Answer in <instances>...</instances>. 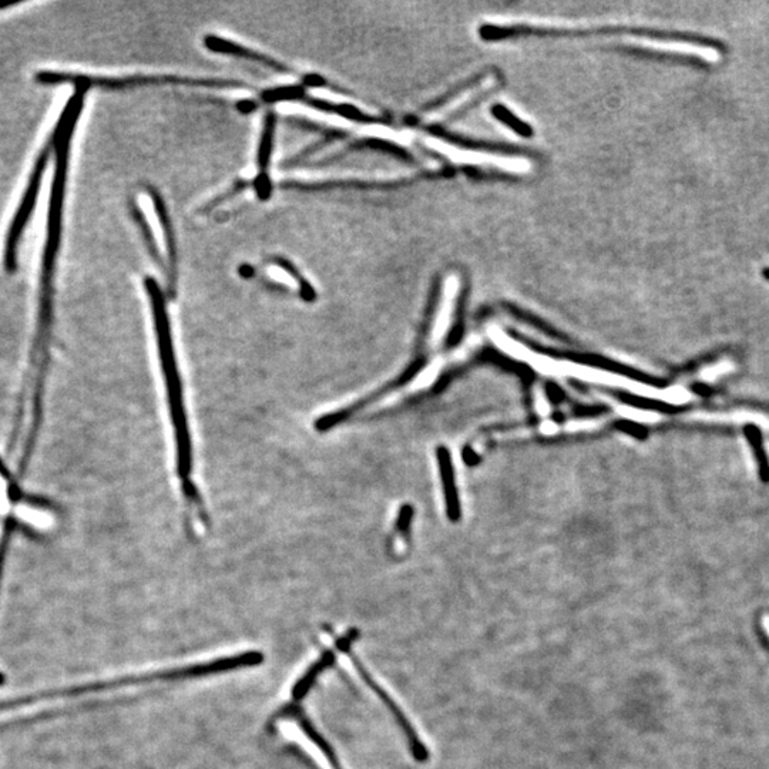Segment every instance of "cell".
Returning <instances> with one entry per match:
<instances>
[{"instance_id": "cell-1", "label": "cell", "mask_w": 769, "mask_h": 769, "mask_svg": "<svg viewBox=\"0 0 769 769\" xmlns=\"http://www.w3.org/2000/svg\"><path fill=\"white\" fill-rule=\"evenodd\" d=\"M145 291L149 295L152 308L153 324H154L155 345L159 356L166 402L169 407L170 424L173 431L174 449H176V473L179 489L183 494L184 503L188 514V525L193 528H207V511L204 507L200 492L194 484L193 441H191L190 424L187 419L186 402H184L183 380L179 375V363L174 351L173 334L170 324L167 300L155 278L147 276L144 280Z\"/></svg>"}, {"instance_id": "cell-2", "label": "cell", "mask_w": 769, "mask_h": 769, "mask_svg": "<svg viewBox=\"0 0 769 769\" xmlns=\"http://www.w3.org/2000/svg\"><path fill=\"white\" fill-rule=\"evenodd\" d=\"M87 92L89 90L84 87H74V93L69 97L50 135L55 143L56 166L52 190H50L48 232H46L42 273H40L42 275H40V308H39V346L45 345L48 329L52 325L53 278H55L56 259L59 256L60 244H62L63 204H65L67 174H69L70 144H72L73 133L76 130L80 116L83 111Z\"/></svg>"}, {"instance_id": "cell-3", "label": "cell", "mask_w": 769, "mask_h": 769, "mask_svg": "<svg viewBox=\"0 0 769 769\" xmlns=\"http://www.w3.org/2000/svg\"><path fill=\"white\" fill-rule=\"evenodd\" d=\"M36 83L42 86H59V84H72L74 87H84L90 90L92 87H103V89L120 90L128 87L149 86V84H186V86L204 87H247L244 82L230 79H191V77L179 76H138L120 77H97L82 74V73L53 72V70H42L35 74Z\"/></svg>"}, {"instance_id": "cell-4", "label": "cell", "mask_w": 769, "mask_h": 769, "mask_svg": "<svg viewBox=\"0 0 769 769\" xmlns=\"http://www.w3.org/2000/svg\"><path fill=\"white\" fill-rule=\"evenodd\" d=\"M359 635H361V632H359L358 628H351L344 635H334L335 647L342 654H345L348 657L349 661H351L354 669H356L358 676L363 678V683L370 686L372 693L382 701L383 705L387 707L390 715L394 717L395 722H397L400 731H402L405 738H406L407 748L411 751L415 761H418L419 764L428 763L429 759H431V752H429L428 747L424 746L414 725L409 721V718L406 717L402 708L399 707V703L394 698L390 697V694L375 680V677L363 666L361 659L352 651V644L356 642V638Z\"/></svg>"}, {"instance_id": "cell-5", "label": "cell", "mask_w": 769, "mask_h": 769, "mask_svg": "<svg viewBox=\"0 0 769 769\" xmlns=\"http://www.w3.org/2000/svg\"><path fill=\"white\" fill-rule=\"evenodd\" d=\"M52 152H55V143H53L52 137H48V142L43 145V149L39 153L35 164H33L18 210L14 213L11 224H9L4 247V267L9 274H13L18 269L19 245H21L22 235H23L24 228L28 225L33 211H35L39 191L42 187L43 176H45L46 167H48Z\"/></svg>"}, {"instance_id": "cell-6", "label": "cell", "mask_w": 769, "mask_h": 769, "mask_svg": "<svg viewBox=\"0 0 769 769\" xmlns=\"http://www.w3.org/2000/svg\"><path fill=\"white\" fill-rule=\"evenodd\" d=\"M421 142L432 152L439 153L450 162L463 166L487 167L511 174H529L533 170V164L525 157L466 150L433 135H422Z\"/></svg>"}, {"instance_id": "cell-7", "label": "cell", "mask_w": 769, "mask_h": 769, "mask_svg": "<svg viewBox=\"0 0 769 769\" xmlns=\"http://www.w3.org/2000/svg\"><path fill=\"white\" fill-rule=\"evenodd\" d=\"M285 712L288 717L297 720V724L281 722L283 732L288 738L297 739L298 742H301V746L304 747L307 751H310L312 756L315 754V758L318 761L324 759L325 764L328 765L329 769H344L342 768L338 756H336V752L332 749L327 739L310 725V722L304 717V714H301L300 710L286 707Z\"/></svg>"}, {"instance_id": "cell-8", "label": "cell", "mask_w": 769, "mask_h": 769, "mask_svg": "<svg viewBox=\"0 0 769 769\" xmlns=\"http://www.w3.org/2000/svg\"><path fill=\"white\" fill-rule=\"evenodd\" d=\"M145 190L149 194L150 200L153 201L155 214L159 218L160 227H162V235H164V242L167 249V283H169V297L174 298L177 293V281H179V252H177L176 234H174L173 223L170 218L169 208L166 203L162 200V194L155 187L147 184Z\"/></svg>"}, {"instance_id": "cell-9", "label": "cell", "mask_w": 769, "mask_h": 769, "mask_svg": "<svg viewBox=\"0 0 769 769\" xmlns=\"http://www.w3.org/2000/svg\"><path fill=\"white\" fill-rule=\"evenodd\" d=\"M275 127V113L269 111L264 118L263 133L259 138L258 154H257L258 174L251 181V187H254V190L257 191L261 200H268L273 194V183H271V177H269V164H271V155L274 152Z\"/></svg>"}, {"instance_id": "cell-10", "label": "cell", "mask_w": 769, "mask_h": 769, "mask_svg": "<svg viewBox=\"0 0 769 769\" xmlns=\"http://www.w3.org/2000/svg\"><path fill=\"white\" fill-rule=\"evenodd\" d=\"M204 46L210 52L220 53V55L234 56L239 59L249 60V62L257 63L259 66L268 67L278 73H293L290 67L285 66L284 63L278 62L271 56L263 55L257 52L254 48H247V46L239 45V43L228 40V39L220 38V36L207 35L204 38Z\"/></svg>"}, {"instance_id": "cell-11", "label": "cell", "mask_w": 769, "mask_h": 769, "mask_svg": "<svg viewBox=\"0 0 769 769\" xmlns=\"http://www.w3.org/2000/svg\"><path fill=\"white\" fill-rule=\"evenodd\" d=\"M496 84L497 76H494V74L485 77V79L480 80L479 83L475 84V86L468 87V89L460 92L459 94H456L455 97L446 101L441 108L424 114L422 123L424 125H436V123L448 120L456 111L462 110L468 104L476 100L477 97L496 87Z\"/></svg>"}, {"instance_id": "cell-12", "label": "cell", "mask_w": 769, "mask_h": 769, "mask_svg": "<svg viewBox=\"0 0 769 769\" xmlns=\"http://www.w3.org/2000/svg\"><path fill=\"white\" fill-rule=\"evenodd\" d=\"M130 213H132V217L135 220V225H137L138 232H140L143 240H144L145 249L149 251L150 257H152L155 266L159 267L162 273H164V275L167 276L169 269H167L166 261H164L162 252H160L159 245L155 241L152 225H150L149 220H147L142 208L138 207V204L135 200L130 201Z\"/></svg>"}, {"instance_id": "cell-13", "label": "cell", "mask_w": 769, "mask_h": 769, "mask_svg": "<svg viewBox=\"0 0 769 769\" xmlns=\"http://www.w3.org/2000/svg\"><path fill=\"white\" fill-rule=\"evenodd\" d=\"M439 460H441V476H443V485H445L446 503H448L449 516L452 519H458L459 516V503H458V494H456L455 480H453L452 463L449 459L448 452L445 449H439Z\"/></svg>"}, {"instance_id": "cell-14", "label": "cell", "mask_w": 769, "mask_h": 769, "mask_svg": "<svg viewBox=\"0 0 769 769\" xmlns=\"http://www.w3.org/2000/svg\"><path fill=\"white\" fill-rule=\"evenodd\" d=\"M335 662V654L332 651H327L322 654L321 659H318L317 662H315L314 666L310 667L308 669L307 674H305L301 680H298V683L295 684L293 690V700H302L305 697V694L310 690V686L315 683L318 676L325 671V669H329V667L334 666Z\"/></svg>"}, {"instance_id": "cell-15", "label": "cell", "mask_w": 769, "mask_h": 769, "mask_svg": "<svg viewBox=\"0 0 769 769\" xmlns=\"http://www.w3.org/2000/svg\"><path fill=\"white\" fill-rule=\"evenodd\" d=\"M269 264L278 267V268L285 271L288 275L293 276V280L297 283L298 293H300L301 300L305 301V302H310V304L317 300V291L314 290V286L310 285V281H308L307 278L298 271L297 267L293 266L291 261L283 258V257H273V258H271V263Z\"/></svg>"}, {"instance_id": "cell-16", "label": "cell", "mask_w": 769, "mask_h": 769, "mask_svg": "<svg viewBox=\"0 0 769 769\" xmlns=\"http://www.w3.org/2000/svg\"><path fill=\"white\" fill-rule=\"evenodd\" d=\"M747 439L751 443L752 450L756 455V463H758L759 477L764 484H769V460L766 458L765 448H764L763 435L756 426L754 424H747L744 428Z\"/></svg>"}, {"instance_id": "cell-17", "label": "cell", "mask_w": 769, "mask_h": 769, "mask_svg": "<svg viewBox=\"0 0 769 769\" xmlns=\"http://www.w3.org/2000/svg\"><path fill=\"white\" fill-rule=\"evenodd\" d=\"M621 399L627 402V404L633 405V406L640 407V409H644V411H656L662 412V414H676V412L680 411L678 407L673 406V405L666 404V402H661V400H652V399H645V398H635V397H627V395H620Z\"/></svg>"}, {"instance_id": "cell-18", "label": "cell", "mask_w": 769, "mask_h": 769, "mask_svg": "<svg viewBox=\"0 0 769 769\" xmlns=\"http://www.w3.org/2000/svg\"><path fill=\"white\" fill-rule=\"evenodd\" d=\"M618 428L621 431H625L628 435H633L634 438L644 439L647 436V431H645L642 426L640 424H633V422H625V424H618Z\"/></svg>"}, {"instance_id": "cell-19", "label": "cell", "mask_w": 769, "mask_h": 769, "mask_svg": "<svg viewBox=\"0 0 769 769\" xmlns=\"http://www.w3.org/2000/svg\"><path fill=\"white\" fill-rule=\"evenodd\" d=\"M497 113H499V116H501V118H503L504 121H511V123H513L514 125V127L519 128V132L525 133V135H529V133H530V130H529V128L526 127L525 125H521L520 121L516 120V118H514L513 116L509 113V111L502 110V109L499 108L497 109Z\"/></svg>"}, {"instance_id": "cell-20", "label": "cell", "mask_w": 769, "mask_h": 769, "mask_svg": "<svg viewBox=\"0 0 769 769\" xmlns=\"http://www.w3.org/2000/svg\"><path fill=\"white\" fill-rule=\"evenodd\" d=\"M237 108H239V110L242 111V113H249V111L256 110V109L258 108V104L252 100H242L240 101Z\"/></svg>"}, {"instance_id": "cell-21", "label": "cell", "mask_w": 769, "mask_h": 769, "mask_svg": "<svg viewBox=\"0 0 769 769\" xmlns=\"http://www.w3.org/2000/svg\"><path fill=\"white\" fill-rule=\"evenodd\" d=\"M19 2H0V11L9 9V7L18 6Z\"/></svg>"}, {"instance_id": "cell-22", "label": "cell", "mask_w": 769, "mask_h": 769, "mask_svg": "<svg viewBox=\"0 0 769 769\" xmlns=\"http://www.w3.org/2000/svg\"><path fill=\"white\" fill-rule=\"evenodd\" d=\"M763 275H764V278H765V280H766V281H769V268H765V269H764V271H763Z\"/></svg>"}, {"instance_id": "cell-23", "label": "cell", "mask_w": 769, "mask_h": 769, "mask_svg": "<svg viewBox=\"0 0 769 769\" xmlns=\"http://www.w3.org/2000/svg\"><path fill=\"white\" fill-rule=\"evenodd\" d=\"M0 681H2V676H0Z\"/></svg>"}]
</instances>
